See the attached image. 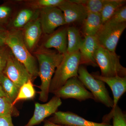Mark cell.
I'll use <instances>...</instances> for the list:
<instances>
[{
	"mask_svg": "<svg viewBox=\"0 0 126 126\" xmlns=\"http://www.w3.org/2000/svg\"><path fill=\"white\" fill-rule=\"evenodd\" d=\"M94 58L101 69V76L126 77V68L121 64L120 56L116 52H110L99 46L95 51Z\"/></svg>",
	"mask_w": 126,
	"mask_h": 126,
	"instance_id": "cell-4",
	"label": "cell"
},
{
	"mask_svg": "<svg viewBox=\"0 0 126 126\" xmlns=\"http://www.w3.org/2000/svg\"><path fill=\"white\" fill-rule=\"evenodd\" d=\"M20 112L12 103L5 97H0V117L11 116L12 117H17Z\"/></svg>",
	"mask_w": 126,
	"mask_h": 126,
	"instance_id": "cell-27",
	"label": "cell"
},
{
	"mask_svg": "<svg viewBox=\"0 0 126 126\" xmlns=\"http://www.w3.org/2000/svg\"><path fill=\"white\" fill-rule=\"evenodd\" d=\"M3 73L19 89L29 80H34L24 65L16 58L11 50Z\"/></svg>",
	"mask_w": 126,
	"mask_h": 126,
	"instance_id": "cell-8",
	"label": "cell"
},
{
	"mask_svg": "<svg viewBox=\"0 0 126 126\" xmlns=\"http://www.w3.org/2000/svg\"><path fill=\"white\" fill-rule=\"evenodd\" d=\"M108 21L117 24L126 23V5H124L117 10Z\"/></svg>",
	"mask_w": 126,
	"mask_h": 126,
	"instance_id": "cell-28",
	"label": "cell"
},
{
	"mask_svg": "<svg viewBox=\"0 0 126 126\" xmlns=\"http://www.w3.org/2000/svg\"><path fill=\"white\" fill-rule=\"evenodd\" d=\"M39 13L40 10L29 7L21 9L13 17L8 29H22L32 21L38 18Z\"/></svg>",
	"mask_w": 126,
	"mask_h": 126,
	"instance_id": "cell-17",
	"label": "cell"
},
{
	"mask_svg": "<svg viewBox=\"0 0 126 126\" xmlns=\"http://www.w3.org/2000/svg\"><path fill=\"white\" fill-rule=\"evenodd\" d=\"M14 13V8L11 5L6 3L0 5V32L8 29Z\"/></svg>",
	"mask_w": 126,
	"mask_h": 126,
	"instance_id": "cell-23",
	"label": "cell"
},
{
	"mask_svg": "<svg viewBox=\"0 0 126 126\" xmlns=\"http://www.w3.org/2000/svg\"><path fill=\"white\" fill-rule=\"evenodd\" d=\"M82 24L84 36H95L102 25L100 14L88 12Z\"/></svg>",
	"mask_w": 126,
	"mask_h": 126,
	"instance_id": "cell-18",
	"label": "cell"
},
{
	"mask_svg": "<svg viewBox=\"0 0 126 126\" xmlns=\"http://www.w3.org/2000/svg\"><path fill=\"white\" fill-rule=\"evenodd\" d=\"M5 45L4 43V39L2 36V34L0 32V47Z\"/></svg>",
	"mask_w": 126,
	"mask_h": 126,
	"instance_id": "cell-33",
	"label": "cell"
},
{
	"mask_svg": "<svg viewBox=\"0 0 126 126\" xmlns=\"http://www.w3.org/2000/svg\"><path fill=\"white\" fill-rule=\"evenodd\" d=\"M67 35L68 45L67 53L71 54L79 52L83 41L79 30L74 26L68 27Z\"/></svg>",
	"mask_w": 126,
	"mask_h": 126,
	"instance_id": "cell-19",
	"label": "cell"
},
{
	"mask_svg": "<svg viewBox=\"0 0 126 126\" xmlns=\"http://www.w3.org/2000/svg\"><path fill=\"white\" fill-rule=\"evenodd\" d=\"M34 54L38 63L39 77L41 80V84L38 86L40 89L39 99L45 102L48 98L50 86L53 75L63 58L64 54L41 46L35 50Z\"/></svg>",
	"mask_w": 126,
	"mask_h": 126,
	"instance_id": "cell-1",
	"label": "cell"
},
{
	"mask_svg": "<svg viewBox=\"0 0 126 126\" xmlns=\"http://www.w3.org/2000/svg\"><path fill=\"white\" fill-rule=\"evenodd\" d=\"M62 103L61 98L55 96L47 103L42 104L36 102L33 115L24 126H34L40 124L46 118L56 112Z\"/></svg>",
	"mask_w": 126,
	"mask_h": 126,
	"instance_id": "cell-10",
	"label": "cell"
},
{
	"mask_svg": "<svg viewBox=\"0 0 126 126\" xmlns=\"http://www.w3.org/2000/svg\"><path fill=\"white\" fill-rule=\"evenodd\" d=\"M3 97L7 98L0 83V97Z\"/></svg>",
	"mask_w": 126,
	"mask_h": 126,
	"instance_id": "cell-32",
	"label": "cell"
},
{
	"mask_svg": "<svg viewBox=\"0 0 126 126\" xmlns=\"http://www.w3.org/2000/svg\"><path fill=\"white\" fill-rule=\"evenodd\" d=\"M0 126H15L11 116L0 117Z\"/></svg>",
	"mask_w": 126,
	"mask_h": 126,
	"instance_id": "cell-30",
	"label": "cell"
},
{
	"mask_svg": "<svg viewBox=\"0 0 126 126\" xmlns=\"http://www.w3.org/2000/svg\"><path fill=\"white\" fill-rule=\"evenodd\" d=\"M21 30L26 45L31 52L36 47L43 34L39 16L31 21Z\"/></svg>",
	"mask_w": 126,
	"mask_h": 126,
	"instance_id": "cell-13",
	"label": "cell"
},
{
	"mask_svg": "<svg viewBox=\"0 0 126 126\" xmlns=\"http://www.w3.org/2000/svg\"><path fill=\"white\" fill-rule=\"evenodd\" d=\"M95 79H99L110 87L113 95V106L112 109L117 105L118 102L122 96L126 92V77L115 76L103 77L96 74L92 75Z\"/></svg>",
	"mask_w": 126,
	"mask_h": 126,
	"instance_id": "cell-15",
	"label": "cell"
},
{
	"mask_svg": "<svg viewBox=\"0 0 126 126\" xmlns=\"http://www.w3.org/2000/svg\"><path fill=\"white\" fill-rule=\"evenodd\" d=\"M64 0H28L24 1L29 8L40 10L50 7H58Z\"/></svg>",
	"mask_w": 126,
	"mask_h": 126,
	"instance_id": "cell-25",
	"label": "cell"
},
{
	"mask_svg": "<svg viewBox=\"0 0 126 126\" xmlns=\"http://www.w3.org/2000/svg\"><path fill=\"white\" fill-rule=\"evenodd\" d=\"M39 18L43 33L45 34H51L56 28L66 24L63 14L58 7L40 10Z\"/></svg>",
	"mask_w": 126,
	"mask_h": 126,
	"instance_id": "cell-9",
	"label": "cell"
},
{
	"mask_svg": "<svg viewBox=\"0 0 126 126\" xmlns=\"http://www.w3.org/2000/svg\"><path fill=\"white\" fill-rule=\"evenodd\" d=\"M10 52V50L5 45L0 47V75L6 67Z\"/></svg>",
	"mask_w": 126,
	"mask_h": 126,
	"instance_id": "cell-29",
	"label": "cell"
},
{
	"mask_svg": "<svg viewBox=\"0 0 126 126\" xmlns=\"http://www.w3.org/2000/svg\"><path fill=\"white\" fill-rule=\"evenodd\" d=\"M50 35L41 47L48 49L54 48L59 53H66L68 45L67 28H63Z\"/></svg>",
	"mask_w": 126,
	"mask_h": 126,
	"instance_id": "cell-16",
	"label": "cell"
},
{
	"mask_svg": "<svg viewBox=\"0 0 126 126\" xmlns=\"http://www.w3.org/2000/svg\"><path fill=\"white\" fill-rule=\"evenodd\" d=\"M81 55L79 52L73 53H66L63 58L56 68L51 80L49 92L53 93L63 86L68 79L78 77L80 65Z\"/></svg>",
	"mask_w": 126,
	"mask_h": 126,
	"instance_id": "cell-3",
	"label": "cell"
},
{
	"mask_svg": "<svg viewBox=\"0 0 126 126\" xmlns=\"http://www.w3.org/2000/svg\"><path fill=\"white\" fill-rule=\"evenodd\" d=\"M99 46L96 36H85L79 50L81 55L80 64H86L94 67L98 66L94 55L95 51Z\"/></svg>",
	"mask_w": 126,
	"mask_h": 126,
	"instance_id": "cell-14",
	"label": "cell"
},
{
	"mask_svg": "<svg viewBox=\"0 0 126 126\" xmlns=\"http://www.w3.org/2000/svg\"><path fill=\"white\" fill-rule=\"evenodd\" d=\"M78 73L79 79L84 87L90 90L94 101L112 108L113 100L109 95L105 83L94 78L83 65H79Z\"/></svg>",
	"mask_w": 126,
	"mask_h": 126,
	"instance_id": "cell-5",
	"label": "cell"
},
{
	"mask_svg": "<svg viewBox=\"0 0 126 126\" xmlns=\"http://www.w3.org/2000/svg\"><path fill=\"white\" fill-rule=\"evenodd\" d=\"M83 5L88 12L100 14L104 5L108 0H70Z\"/></svg>",
	"mask_w": 126,
	"mask_h": 126,
	"instance_id": "cell-26",
	"label": "cell"
},
{
	"mask_svg": "<svg viewBox=\"0 0 126 126\" xmlns=\"http://www.w3.org/2000/svg\"><path fill=\"white\" fill-rule=\"evenodd\" d=\"M0 83L7 98L12 103L18 95L19 88L3 73L0 75Z\"/></svg>",
	"mask_w": 126,
	"mask_h": 126,
	"instance_id": "cell-22",
	"label": "cell"
},
{
	"mask_svg": "<svg viewBox=\"0 0 126 126\" xmlns=\"http://www.w3.org/2000/svg\"><path fill=\"white\" fill-rule=\"evenodd\" d=\"M53 94L64 99L74 98L79 101L89 99L94 100L92 94L86 89L78 77L68 79L63 86Z\"/></svg>",
	"mask_w": 126,
	"mask_h": 126,
	"instance_id": "cell-7",
	"label": "cell"
},
{
	"mask_svg": "<svg viewBox=\"0 0 126 126\" xmlns=\"http://www.w3.org/2000/svg\"><path fill=\"white\" fill-rule=\"evenodd\" d=\"M126 28V23L117 24L107 21L95 35L99 46L110 52H116L119 39Z\"/></svg>",
	"mask_w": 126,
	"mask_h": 126,
	"instance_id": "cell-6",
	"label": "cell"
},
{
	"mask_svg": "<svg viewBox=\"0 0 126 126\" xmlns=\"http://www.w3.org/2000/svg\"><path fill=\"white\" fill-rule=\"evenodd\" d=\"M48 120L55 124L71 126H112L108 123L90 121L69 111H57Z\"/></svg>",
	"mask_w": 126,
	"mask_h": 126,
	"instance_id": "cell-11",
	"label": "cell"
},
{
	"mask_svg": "<svg viewBox=\"0 0 126 126\" xmlns=\"http://www.w3.org/2000/svg\"><path fill=\"white\" fill-rule=\"evenodd\" d=\"M33 81L29 80L19 89L17 96L12 104L15 106L18 102L24 100L33 99L35 97L36 91L34 88Z\"/></svg>",
	"mask_w": 126,
	"mask_h": 126,
	"instance_id": "cell-21",
	"label": "cell"
},
{
	"mask_svg": "<svg viewBox=\"0 0 126 126\" xmlns=\"http://www.w3.org/2000/svg\"><path fill=\"white\" fill-rule=\"evenodd\" d=\"M58 7L63 14L66 24L74 23L82 24L88 13L83 5L72 2L70 0H64Z\"/></svg>",
	"mask_w": 126,
	"mask_h": 126,
	"instance_id": "cell-12",
	"label": "cell"
},
{
	"mask_svg": "<svg viewBox=\"0 0 126 126\" xmlns=\"http://www.w3.org/2000/svg\"><path fill=\"white\" fill-rule=\"evenodd\" d=\"M112 118V126H126V114L118 105L112 109L108 115L104 117L103 122L110 124V119Z\"/></svg>",
	"mask_w": 126,
	"mask_h": 126,
	"instance_id": "cell-24",
	"label": "cell"
},
{
	"mask_svg": "<svg viewBox=\"0 0 126 126\" xmlns=\"http://www.w3.org/2000/svg\"><path fill=\"white\" fill-rule=\"evenodd\" d=\"M126 0H108L100 14L102 24L107 21L117 10L125 5Z\"/></svg>",
	"mask_w": 126,
	"mask_h": 126,
	"instance_id": "cell-20",
	"label": "cell"
},
{
	"mask_svg": "<svg viewBox=\"0 0 126 126\" xmlns=\"http://www.w3.org/2000/svg\"><path fill=\"white\" fill-rule=\"evenodd\" d=\"M44 125L43 126H66V125H59L55 124L54 123L48 120H45L44 121Z\"/></svg>",
	"mask_w": 126,
	"mask_h": 126,
	"instance_id": "cell-31",
	"label": "cell"
},
{
	"mask_svg": "<svg viewBox=\"0 0 126 126\" xmlns=\"http://www.w3.org/2000/svg\"><path fill=\"white\" fill-rule=\"evenodd\" d=\"M1 32L5 44L8 46L14 56L24 65L34 79L39 77L36 59L26 47L21 30L10 29Z\"/></svg>",
	"mask_w": 126,
	"mask_h": 126,
	"instance_id": "cell-2",
	"label": "cell"
}]
</instances>
